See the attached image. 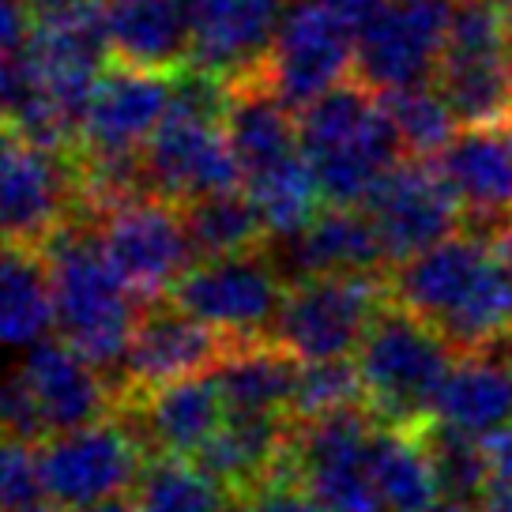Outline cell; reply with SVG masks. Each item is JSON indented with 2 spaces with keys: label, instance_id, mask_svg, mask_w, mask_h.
Returning <instances> with one entry per match:
<instances>
[{
  "label": "cell",
  "instance_id": "cell-1",
  "mask_svg": "<svg viewBox=\"0 0 512 512\" xmlns=\"http://www.w3.org/2000/svg\"><path fill=\"white\" fill-rule=\"evenodd\" d=\"M388 294L415 317L430 320L456 354L482 351L509 332V302L497 279L494 249L475 234H452L403 260L388 279Z\"/></svg>",
  "mask_w": 512,
  "mask_h": 512
},
{
  "label": "cell",
  "instance_id": "cell-2",
  "mask_svg": "<svg viewBox=\"0 0 512 512\" xmlns=\"http://www.w3.org/2000/svg\"><path fill=\"white\" fill-rule=\"evenodd\" d=\"M302 155L332 208L366 204L381 177L400 162L403 140L392 113L366 83H343L305 106L298 117Z\"/></svg>",
  "mask_w": 512,
  "mask_h": 512
},
{
  "label": "cell",
  "instance_id": "cell-3",
  "mask_svg": "<svg viewBox=\"0 0 512 512\" xmlns=\"http://www.w3.org/2000/svg\"><path fill=\"white\" fill-rule=\"evenodd\" d=\"M42 264L61 339H68L83 358H91L102 373L125 366L128 343L140 320V298L113 272L98 234H87V226L80 223H68L42 249Z\"/></svg>",
  "mask_w": 512,
  "mask_h": 512
},
{
  "label": "cell",
  "instance_id": "cell-4",
  "mask_svg": "<svg viewBox=\"0 0 512 512\" xmlns=\"http://www.w3.org/2000/svg\"><path fill=\"white\" fill-rule=\"evenodd\" d=\"M226 80L192 68L174 80L170 113L144 147V170L151 196L189 204L196 196L238 189L241 162L223 132Z\"/></svg>",
  "mask_w": 512,
  "mask_h": 512
},
{
  "label": "cell",
  "instance_id": "cell-5",
  "mask_svg": "<svg viewBox=\"0 0 512 512\" xmlns=\"http://www.w3.org/2000/svg\"><path fill=\"white\" fill-rule=\"evenodd\" d=\"M452 362L456 347L430 320L415 317L388 294L358 347L366 411L381 426H418L422 418L433 415V400Z\"/></svg>",
  "mask_w": 512,
  "mask_h": 512
},
{
  "label": "cell",
  "instance_id": "cell-6",
  "mask_svg": "<svg viewBox=\"0 0 512 512\" xmlns=\"http://www.w3.org/2000/svg\"><path fill=\"white\" fill-rule=\"evenodd\" d=\"M433 87L464 128H501L512 113V19L505 0H456Z\"/></svg>",
  "mask_w": 512,
  "mask_h": 512
},
{
  "label": "cell",
  "instance_id": "cell-7",
  "mask_svg": "<svg viewBox=\"0 0 512 512\" xmlns=\"http://www.w3.org/2000/svg\"><path fill=\"white\" fill-rule=\"evenodd\" d=\"M377 418L351 407L317 422H294L283 475L302 482L320 512H388L369 471Z\"/></svg>",
  "mask_w": 512,
  "mask_h": 512
},
{
  "label": "cell",
  "instance_id": "cell-8",
  "mask_svg": "<svg viewBox=\"0 0 512 512\" xmlns=\"http://www.w3.org/2000/svg\"><path fill=\"white\" fill-rule=\"evenodd\" d=\"M388 302L381 275H317L287 287L272 339L298 362L358 354L369 324Z\"/></svg>",
  "mask_w": 512,
  "mask_h": 512
},
{
  "label": "cell",
  "instance_id": "cell-9",
  "mask_svg": "<svg viewBox=\"0 0 512 512\" xmlns=\"http://www.w3.org/2000/svg\"><path fill=\"white\" fill-rule=\"evenodd\" d=\"M80 208L76 162L0 128V245L46 249Z\"/></svg>",
  "mask_w": 512,
  "mask_h": 512
},
{
  "label": "cell",
  "instance_id": "cell-10",
  "mask_svg": "<svg viewBox=\"0 0 512 512\" xmlns=\"http://www.w3.org/2000/svg\"><path fill=\"white\" fill-rule=\"evenodd\" d=\"M98 245L140 302H159L162 294H174L196 256L185 215L151 192L102 211Z\"/></svg>",
  "mask_w": 512,
  "mask_h": 512
},
{
  "label": "cell",
  "instance_id": "cell-11",
  "mask_svg": "<svg viewBox=\"0 0 512 512\" xmlns=\"http://www.w3.org/2000/svg\"><path fill=\"white\" fill-rule=\"evenodd\" d=\"M140 445L144 437L117 418L53 433L38 452L46 497L64 512H83L98 501L121 497L144 471Z\"/></svg>",
  "mask_w": 512,
  "mask_h": 512
},
{
  "label": "cell",
  "instance_id": "cell-12",
  "mask_svg": "<svg viewBox=\"0 0 512 512\" xmlns=\"http://www.w3.org/2000/svg\"><path fill=\"white\" fill-rule=\"evenodd\" d=\"M452 16V0H388L358 31V83L377 95L433 83L445 57Z\"/></svg>",
  "mask_w": 512,
  "mask_h": 512
},
{
  "label": "cell",
  "instance_id": "cell-13",
  "mask_svg": "<svg viewBox=\"0 0 512 512\" xmlns=\"http://www.w3.org/2000/svg\"><path fill=\"white\" fill-rule=\"evenodd\" d=\"M354 49L358 31L351 23H343L336 12L313 0H294L279 19V31L260 68L275 95L298 113L343 87L354 68Z\"/></svg>",
  "mask_w": 512,
  "mask_h": 512
},
{
  "label": "cell",
  "instance_id": "cell-14",
  "mask_svg": "<svg viewBox=\"0 0 512 512\" xmlns=\"http://www.w3.org/2000/svg\"><path fill=\"white\" fill-rule=\"evenodd\" d=\"M287 298L283 272L260 253L200 260L174 287V302L211 324L230 343L268 339Z\"/></svg>",
  "mask_w": 512,
  "mask_h": 512
},
{
  "label": "cell",
  "instance_id": "cell-15",
  "mask_svg": "<svg viewBox=\"0 0 512 512\" xmlns=\"http://www.w3.org/2000/svg\"><path fill=\"white\" fill-rule=\"evenodd\" d=\"M366 215L377 226L392 264L426 253L464 226L456 192L426 159L396 162L366 200Z\"/></svg>",
  "mask_w": 512,
  "mask_h": 512
},
{
  "label": "cell",
  "instance_id": "cell-16",
  "mask_svg": "<svg viewBox=\"0 0 512 512\" xmlns=\"http://www.w3.org/2000/svg\"><path fill=\"white\" fill-rule=\"evenodd\" d=\"M27 53H31L34 68L46 83L49 98L57 102L64 121L80 136L83 113H87V102L102 80V64L110 53L102 4L42 12L34 31L27 34Z\"/></svg>",
  "mask_w": 512,
  "mask_h": 512
},
{
  "label": "cell",
  "instance_id": "cell-17",
  "mask_svg": "<svg viewBox=\"0 0 512 512\" xmlns=\"http://www.w3.org/2000/svg\"><path fill=\"white\" fill-rule=\"evenodd\" d=\"M174 80L166 72L144 68H110L102 72L87 102L80 128L83 159H136L170 113Z\"/></svg>",
  "mask_w": 512,
  "mask_h": 512
},
{
  "label": "cell",
  "instance_id": "cell-18",
  "mask_svg": "<svg viewBox=\"0 0 512 512\" xmlns=\"http://www.w3.org/2000/svg\"><path fill=\"white\" fill-rule=\"evenodd\" d=\"M226 351L230 339L219 336L200 317H192L189 309H181L177 302H147L125 354L128 396L185 377H204L223 362Z\"/></svg>",
  "mask_w": 512,
  "mask_h": 512
},
{
  "label": "cell",
  "instance_id": "cell-19",
  "mask_svg": "<svg viewBox=\"0 0 512 512\" xmlns=\"http://www.w3.org/2000/svg\"><path fill=\"white\" fill-rule=\"evenodd\" d=\"M437 170L464 208V230L494 241L512 223V144L505 128H464L437 155Z\"/></svg>",
  "mask_w": 512,
  "mask_h": 512
},
{
  "label": "cell",
  "instance_id": "cell-20",
  "mask_svg": "<svg viewBox=\"0 0 512 512\" xmlns=\"http://www.w3.org/2000/svg\"><path fill=\"white\" fill-rule=\"evenodd\" d=\"M16 377L46 433L98 422L113 396L102 369L83 358L68 339H38Z\"/></svg>",
  "mask_w": 512,
  "mask_h": 512
},
{
  "label": "cell",
  "instance_id": "cell-21",
  "mask_svg": "<svg viewBox=\"0 0 512 512\" xmlns=\"http://www.w3.org/2000/svg\"><path fill=\"white\" fill-rule=\"evenodd\" d=\"M283 12V0H189V64L226 83L249 76L268 57Z\"/></svg>",
  "mask_w": 512,
  "mask_h": 512
},
{
  "label": "cell",
  "instance_id": "cell-22",
  "mask_svg": "<svg viewBox=\"0 0 512 512\" xmlns=\"http://www.w3.org/2000/svg\"><path fill=\"white\" fill-rule=\"evenodd\" d=\"M290 433H294V422H287L283 415L226 411L223 426L192 456V464L204 467L234 497H245L283 471Z\"/></svg>",
  "mask_w": 512,
  "mask_h": 512
},
{
  "label": "cell",
  "instance_id": "cell-23",
  "mask_svg": "<svg viewBox=\"0 0 512 512\" xmlns=\"http://www.w3.org/2000/svg\"><path fill=\"white\" fill-rule=\"evenodd\" d=\"M384 260V241L366 211L332 208L283 241L279 272L294 275L298 283L317 275H381Z\"/></svg>",
  "mask_w": 512,
  "mask_h": 512
},
{
  "label": "cell",
  "instance_id": "cell-24",
  "mask_svg": "<svg viewBox=\"0 0 512 512\" xmlns=\"http://www.w3.org/2000/svg\"><path fill=\"white\" fill-rule=\"evenodd\" d=\"M223 132L245 177L302 151L294 110L275 95L272 83L264 80V68L226 83Z\"/></svg>",
  "mask_w": 512,
  "mask_h": 512
},
{
  "label": "cell",
  "instance_id": "cell-25",
  "mask_svg": "<svg viewBox=\"0 0 512 512\" xmlns=\"http://www.w3.org/2000/svg\"><path fill=\"white\" fill-rule=\"evenodd\" d=\"M110 53L128 68L166 72L192 57L189 0H106Z\"/></svg>",
  "mask_w": 512,
  "mask_h": 512
},
{
  "label": "cell",
  "instance_id": "cell-26",
  "mask_svg": "<svg viewBox=\"0 0 512 512\" xmlns=\"http://www.w3.org/2000/svg\"><path fill=\"white\" fill-rule=\"evenodd\" d=\"M140 437L162 456L192 460L226 418V400L215 377H185L132 396Z\"/></svg>",
  "mask_w": 512,
  "mask_h": 512
},
{
  "label": "cell",
  "instance_id": "cell-27",
  "mask_svg": "<svg viewBox=\"0 0 512 512\" xmlns=\"http://www.w3.org/2000/svg\"><path fill=\"white\" fill-rule=\"evenodd\" d=\"M445 426L486 437L512 422V373L494 354L467 351L460 354L448 377L441 381V392L433 400V415Z\"/></svg>",
  "mask_w": 512,
  "mask_h": 512
},
{
  "label": "cell",
  "instance_id": "cell-28",
  "mask_svg": "<svg viewBox=\"0 0 512 512\" xmlns=\"http://www.w3.org/2000/svg\"><path fill=\"white\" fill-rule=\"evenodd\" d=\"M302 362L279 347L275 339L230 343L223 362L215 366V384L223 392L226 411H260V415H287L294 400Z\"/></svg>",
  "mask_w": 512,
  "mask_h": 512
},
{
  "label": "cell",
  "instance_id": "cell-29",
  "mask_svg": "<svg viewBox=\"0 0 512 512\" xmlns=\"http://www.w3.org/2000/svg\"><path fill=\"white\" fill-rule=\"evenodd\" d=\"M369 471L388 512H433L441 505V486L430 452L415 426H377L369 445Z\"/></svg>",
  "mask_w": 512,
  "mask_h": 512
},
{
  "label": "cell",
  "instance_id": "cell-30",
  "mask_svg": "<svg viewBox=\"0 0 512 512\" xmlns=\"http://www.w3.org/2000/svg\"><path fill=\"white\" fill-rule=\"evenodd\" d=\"M53 324L46 264L31 249L0 245V347H34Z\"/></svg>",
  "mask_w": 512,
  "mask_h": 512
},
{
  "label": "cell",
  "instance_id": "cell-31",
  "mask_svg": "<svg viewBox=\"0 0 512 512\" xmlns=\"http://www.w3.org/2000/svg\"><path fill=\"white\" fill-rule=\"evenodd\" d=\"M249 185V200L260 211V223L268 230V238L287 241L294 234H302L305 226L317 219V204L324 200L317 185V174L302 151L290 159L275 162L260 174L245 177Z\"/></svg>",
  "mask_w": 512,
  "mask_h": 512
},
{
  "label": "cell",
  "instance_id": "cell-32",
  "mask_svg": "<svg viewBox=\"0 0 512 512\" xmlns=\"http://www.w3.org/2000/svg\"><path fill=\"white\" fill-rule=\"evenodd\" d=\"M185 226L196 256L219 260V256H245L260 249V238H268V230L260 223V211L249 200V192L241 196L238 189L196 196L185 204Z\"/></svg>",
  "mask_w": 512,
  "mask_h": 512
},
{
  "label": "cell",
  "instance_id": "cell-33",
  "mask_svg": "<svg viewBox=\"0 0 512 512\" xmlns=\"http://www.w3.org/2000/svg\"><path fill=\"white\" fill-rule=\"evenodd\" d=\"M230 490L185 456L147 460L132 486L136 512H230Z\"/></svg>",
  "mask_w": 512,
  "mask_h": 512
},
{
  "label": "cell",
  "instance_id": "cell-34",
  "mask_svg": "<svg viewBox=\"0 0 512 512\" xmlns=\"http://www.w3.org/2000/svg\"><path fill=\"white\" fill-rule=\"evenodd\" d=\"M422 448L430 452L433 475L441 486V501H460V505H482L490 494V464L482 441L471 433L445 426L437 418H422L415 426Z\"/></svg>",
  "mask_w": 512,
  "mask_h": 512
},
{
  "label": "cell",
  "instance_id": "cell-35",
  "mask_svg": "<svg viewBox=\"0 0 512 512\" xmlns=\"http://www.w3.org/2000/svg\"><path fill=\"white\" fill-rule=\"evenodd\" d=\"M384 106L392 113V121L400 128L403 151L411 159H433L441 155L452 140H456V113L445 102V95L422 83V87H403V91H388Z\"/></svg>",
  "mask_w": 512,
  "mask_h": 512
},
{
  "label": "cell",
  "instance_id": "cell-36",
  "mask_svg": "<svg viewBox=\"0 0 512 512\" xmlns=\"http://www.w3.org/2000/svg\"><path fill=\"white\" fill-rule=\"evenodd\" d=\"M351 407H366V388L358 362L347 358H324V362H302L294 400H290V418L298 422H317V418L339 415Z\"/></svg>",
  "mask_w": 512,
  "mask_h": 512
},
{
  "label": "cell",
  "instance_id": "cell-37",
  "mask_svg": "<svg viewBox=\"0 0 512 512\" xmlns=\"http://www.w3.org/2000/svg\"><path fill=\"white\" fill-rule=\"evenodd\" d=\"M46 497L42 486V460L31 441L4 433L0 437V512L31 509Z\"/></svg>",
  "mask_w": 512,
  "mask_h": 512
},
{
  "label": "cell",
  "instance_id": "cell-38",
  "mask_svg": "<svg viewBox=\"0 0 512 512\" xmlns=\"http://www.w3.org/2000/svg\"><path fill=\"white\" fill-rule=\"evenodd\" d=\"M238 512H320V505L309 497L302 482L287 479V475H275L264 486H256L253 494L241 497Z\"/></svg>",
  "mask_w": 512,
  "mask_h": 512
},
{
  "label": "cell",
  "instance_id": "cell-39",
  "mask_svg": "<svg viewBox=\"0 0 512 512\" xmlns=\"http://www.w3.org/2000/svg\"><path fill=\"white\" fill-rule=\"evenodd\" d=\"M27 4L31 0H0V57L27 46Z\"/></svg>",
  "mask_w": 512,
  "mask_h": 512
},
{
  "label": "cell",
  "instance_id": "cell-40",
  "mask_svg": "<svg viewBox=\"0 0 512 512\" xmlns=\"http://www.w3.org/2000/svg\"><path fill=\"white\" fill-rule=\"evenodd\" d=\"M482 452H486V464H490V486L512 482V422L494 433H486L482 437Z\"/></svg>",
  "mask_w": 512,
  "mask_h": 512
},
{
  "label": "cell",
  "instance_id": "cell-41",
  "mask_svg": "<svg viewBox=\"0 0 512 512\" xmlns=\"http://www.w3.org/2000/svg\"><path fill=\"white\" fill-rule=\"evenodd\" d=\"M313 4L328 8V12H336L343 23H351L354 31H362V27L381 12L388 0H313Z\"/></svg>",
  "mask_w": 512,
  "mask_h": 512
},
{
  "label": "cell",
  "instance_id": "cell-42",
  "mask_svg": "<svg viewBox=\"0 0 512 512\" xmlns=\"http://www.w3.org/2000/svg\"><path fill=\"white\" fill-rule=\"evenodd\" d=\"M494 249V268L497 279H501V290H505V302H509V328H512V223L490 241Z\"/></svg>",
  "mask_w": 512,
  "mask_h": 512
},
{
  "label": "cell",
  "instance_id": "cell-43",
  "mask_svg": "<svg viewBox=\"0 0 512 512\" xmlns=\"http://www.w3.org/2000/svg\"><path fill=\"white\" fill-rule=\"evenodd\" d=\"M482 351H486V354H494L497 362H501V366H505V369H509V373H512V328H509V332H501V336H497L494 343H486Z\"/></svg>",
  "mask_w": 512,
  "mask_h": 512
},
{
  "label": "cell",
  "instance_id": "cell-44",
  "mask_svg": "<svg viewBox=\"0 0 512 512\" xmlns=\"http://www.w3.org/2000/svg\"><path fill=\"white\" fill-rule=\"evenodd\" d=\"M83 512H136V505L125 501V497H110V501H98V505H91V509Z\"/></svg>",
  "mask_w": 512,
  "mask_h": 512
},
{
  "label": "cell",
  "instance_id": "cell-45",
  "mask_svg": "<svg viewBox=\"0 0 512 512\" xmlns=\"http://www.w3.org/2000/svg\"><path fill=\"white\" fill-rule=\"evenodd\" d=\"M38 12H61V8H80V4H95V0H31Z\"/></svg>",
  "mask_w": 512,
  "mask_h": 512
},
{
  "label": "cell",
  "instance_id": "cell-46",
  "mask_svg": "<svg viewBox=\"0 0 512 512\" xmlns=\"http://www.w3.org/2000/svg\"><path fill=\"white\" fill-rule=\"evenodd\" d=\"M433 512H475V505H460V501H441Z\"/></svg>",
  "mask_w": 512,
  "mask_h": 512
},
{
  "label": "cell",
  "instance_id": "cell-47",
  "mask_svg": "<svg viewBox=\"0 0 512 512\" xmlns=\"http://www.w3.org/2000/svg\"><path fill=\"white\" fill-rule=\"evenodd\" d=\"M19 512H64V509H57V505H42V501H38V505H31V509H19Z\"/></svg>",
  "mask_w": 512,
  "mask_h": 512
},
{
  "label": "cell",
  "instance_id": "cell-48",
  "mask_svg": "<svg viewBox=\"0 0 512 512\" xmlns=\"http://www.w3.org/2000/svg\"><path fill=\"white\" fill-rule=\"evenodd\" d=\"M501 128H505V136H509V144H512V113L505 117V125H501Z\"/></svg>",
  "mask_w": 512,
  "mask_h": 512
}]
</instances>
